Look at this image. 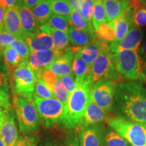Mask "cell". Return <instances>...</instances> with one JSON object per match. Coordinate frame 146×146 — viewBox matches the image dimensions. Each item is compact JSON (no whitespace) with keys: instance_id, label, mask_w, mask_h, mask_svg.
Instances as JSON below:
<instances>
[{"instance_id":"cell-6","label":"cell","mask_w":146,"mask_h":146,"mask_svg":"<svg viewBox=\"0 0 146 146\" xmlns=\"http://www.w3.org/2000/svg\"><path fill=\"white\" fill-rule=\"evenodd\" d=\"M120 78L114 55L110 49H108L100 55L91 66L88 82L93 85L98 81L106 80L117 81Z\"/></svg>"},{"instance_id":"cell-1","label":"cell","mask_w":146,"mask_h":146,"mask_svg":"<svg viewBox=\"0 0 146 146\" xmlns=\"http://www.w3.org/2000/svg\"><path fill=\"white\" fill-rule=\"evenodd\" d=\"M112 111L118 118L146 125V86L143 82L128 81L118 83Z\"/></svg>"},{"instance_id":"cell-38","label":"cell","mask_w":146,"mask_h":146,"mask_svg":"<svg viewBox=\"0 0 146 146\" xmlns=\"http://www.w3.org/2000/svg\"><path fill=\"white\" fill-rule=\"evenodd\" d=\"M38 138L35 135L30 133L18 137L14 146H37Z\"/></svg>"},{"instance_id":"cell-12","label":"cell","mask_w":146,"mask_h":146,"mask_svg":"<svg viewBox=\"0 0 146 146\" xmlns=\"http://www.w3.org/2000/svg\"><path fill=\"white\" fill-rule=\"evenodd\" d=\"M22 37L28 45L31 53L54 49L52 35L39 29L36 33H23Z\"/></svg>"},{"instance_id":"cell-42","label":"cell","mask_w":146,"mask_h":146,"mask_svg":"<svg viewBox=\"0 0 146 146\" xmlns=\"http://www.w3.org/2000/svg\"><path fill=\"white\" fill-rule=\"evenodd\" d=\"M60 80H61L62 83L64 85V87L69 94H72L73 91L75 90L76 87V83L74 78V75L73 74L63 76V77L60 78Z\"/></svg>"},{"instance_id":"cell-40","label":"cell","mask_w":146,"mask_h":146,"mask_svg":"<svg viewBox=\"0 0 146 146\" xmlns=\"http://www.w3.org/2000/svg\"><path fill=\"white\" fill-rule=\"evenodd\" d=\"M19 37L21 36H18L15 35L5 32L4 31L0 32V51L1 53L3 52L5 47L10 46Z\"/></svg>"},{"instance_id":"cell-57","label":"cell","mask_w":146,"mask_h":146,"mask_svg":"<svg viewBox=\"0 0 146 146\" xmlns=\"http://www.w3.org/2000/svg\"><path fill=\"white\" fill-rule=\"evenodd\" d=\"M54 1H62V0H54Z\"/></svg>"},{"instance_id":"cell-14","label":"cell","mask_w":146,"mask_h":146,"mask_svg":"<svg viewBox=\"0 0 146 146\" xmlns=\"http://www.w3.org/2000/svg\"><path fill=\"white\" fill-rule=\"evenodd\" d=\"M105 126L98 123L79 129V143L81 146H102L103 131Z\"/></svg>"},{"instance_id":"cell-25","label":"cell","mask_w":146,"mask_h":146,"mask_svg":"<svg viewBox=\"0 0 146 146\" xmlns=\"http://www.w3.org/2000/svg\"><path fill=\"white\" fill-rule=\"evenodd\" d=\"M32 11L39 26L45 25L53 14L51 0H43L34 7Z\"/></svg>"},{"instance_id":"cell-5","label":"cell","mask_w":146,"mask_h":146,"mask_svg":"<svg viewBox=\"0 0 146 146\" xmlns=\"http://www.w3.org/2000/svg\"><path fill=\"white\" fill-rule=\"evenodd\" d=\"M110 127L116 131L131 146H146V125L118 117H108Z\"/></svg>"},{"instance_id":"cell-21","label":"cell","mask_w":146,"mask_h":146,"mask_svg":"<svg viewBox=\"0 0 146 146\" xmlns=\"http://www.w3.org/2000/svg\"><path fill=\"white\" fill-rule=\"evenodd\" d=\"M69 41L74 47H83L96 39V35L70 27L68 32Z\"/></svg>"},{"instance_id":"cell-3","label":"cell","mask_w":146,"mask_h":146,"mask_svg":"<svg viewBox=\"0 0 146 146\" xmlns=\"http://www.w3.org/2000/svg\"><path fill=\"white\" fill-rule=\"evenodd\" d=\"M114 55L120 77L146 83V61L139 52L128 50Z\"/></svg>"},{"instance_id":"cell-26","label":"cell","mask_w":146,"mask_h":146,"mask_svg":"<svg viewBox=\"0 0 146 146\" xmlns=\"http://www.w3.org/2000/svg\"><path fill=\"white\" fill-rule=\"evenodd\" d=\"M102 146H131V145L112 128L105 127L103 131Z\"/></svg>"},{"instance_id":"cell-28","label":"cell","mask_w":146,"mask_h":146,"mask_svg":"<svg viewBox=\"0 0 146 146\" xmlns=\"http://www.w3.org/2000/svg\"><path fill=\"white\" fill-rule=\"evenodd\" d=\"M95 35L97 39L108 45L111 44L116 39L115 31L109 22L102 24L98 30L95 31Z\"/></svg>"},{"instance_id":"cell-19","label":"cell","mask_w":146,"mask_h":146,"mask_svg":"<svg viewBox=\"0 0 146 146\" xmlns=\"http://www.w3.org/2000/svg\"><path fill=\"white\" fill-rule=\"evenodd\" d=\"M106 14L107 22L120 17L132 5L133 0H102Z\"/></svg>"},{"instance_id":"cell-49","label":"cell","mask_w":146,"mask_h":146,"mask_svg":"<svg viewBox=\"0 0 146 146\" xmlns=\"http://www.w3.org/2000/svg\"><path fill=\"white\" fill-rule=\"evenodd\" d=\"M4 1L7 8H11L15 6L18 0H4Z\"/></svg>"},{"instance_id":"cell-45","label":"cell","mask_w":146,"mask_h":146,"mask_svg":"<svg viewBox=\"0 0 146 146\" xmlns=\"http://www.w3.org/2000/svg\"><path fill=\"white\" fill-rule=\"evenodd\" d=\"M72 10L79 12L81 10L83 0H68Z\"/></svg>"},{"instance_id":"cell-8","label":"cell","mask_w":146,"mask_h":146,"mask_svg":"<svg viewBox=\"0 0 146 146\" xmlns=\"http://www.w3.org/2000/svg\"><path fill=\"white\" fill-rule=\"evenodd\" d=\"M34 104L45 127H52L59 123L64 109V106L59 100L56 98L42 99L35 95Z\"/></svg>"},{"instance_id":"cell-22","label":"cell","mask_w":146,"mask_h":146,"mask_svg":"<svg viewBox=\"0 0 146 146\" xmlns=\"http://www.w3.org/2000/svg\"><path fill=\"white\" fill-rule=\"evenodd\" d=\"M39 30L43 31L51 35L54 40V50L58 52H64L67 48H68L69 39L68 33L64 31L56 30L47 25H43L39 26Z\"/></svg>"},{"instance_id":"cell-36","label":"cell","mask_w":146,"mask_h":146,"mask_svg":"<svg viewBox=\"0 0 146 146\" xmlns=\"http://www.w3.org/2000/svg\"><path fill=\"white\" fill-rule=\"evenodd\" d=\"M10 46L13 47L14 50L18 52L23 61L29 60L31 53L28 45L27 44L26 42H25V40L23 39L22 36L18 38Z\"/></svg>"},{"instance_id":"cell-56","label":"cell","mask_w":146,"mask_h":146,"mask_svg":"<svg viewBox=\"0 0 146 146\" xmlns=\"http://www.w3.org/2000/svg\"><path fill=\"white\" fill-rule=\"evenodd\" d=\"M2 56H3L2 53H1V51H0V60H2Z\"/></svg>"},{"instance_id":"cell-17","label":"cell","mask_w":146,"mask_h":146,"mask_svg":"<svg viewBox=\"0 0 146 146\" xmlns=\"http://www.w3.org/2000/svg\"><path fill=\"white\" fill-rule=\"evenodd\" d=\"M108 118V113L97 106L90 99L85 112L78 125L79 129L88 126L101 123Z\"/></svg>"},{"instance_id":"cell-11","label":"cell","mask_w":146,"mask_h":146,"mask_svg":"<svg viewBox=\"0 0 146 146\" xmlns=\"http://www.w3.org/2000/svg\"><path fill=\"white\" fill-rule=\"evenodd\" d=\"M64 52H58L54 49L31 53L28 60L29 65L35 73L36 76L41 75L43 71Z\"/></svg>"},{"instance_id":"cell-2","label":"cell","mask_w":146,"mask_h":146,"mask_svg":"<svg viewBox=\"0 0 146 146\" xmlns=\"http://www.w3.org/2000/svg\"><path fill=\"white\" fill-rule=\"evenodd\" d=\"M91 85L88 81L76 85V87L69 96L64 106L59 124L66 129L78 127V123L90 101Z\"/></svg>"},{"instance_id":"cell-37","label":"cell","mask_w":146,"mask_h":146,"mask_svg":"<svg viewBox=\"0 0 146 146\" xmlns=\"http://www.w3.org/2000/svg\"><path fill=\"white\" fill-rule=\"evenodd\" d=\"M94 8V0H83V5L79 13L84 19L90 25H92V17Z\"/></svg>"},{"instance_id":"cell-46","label":"cell","mask_w":146,"mask_h":146,"mask_svg":"<svg viewBox=\"0 0 146 146\" xmlns=\"http://www.w3.org/2000/svg\"><path fill=\"white\" fill-rule=\"evenodd\" d=\"M5 9L0 5V32L3 31V24H4Z\"/></svg>"},{"instance_id":"cell-32","label":"cell","mask_w":146,"mask_h":146,"mask_svg":"<svg viewBox=\"0 0 146 146\" xmlns=\"http://www.w3.org/2000/svg\"><path fill=\"white\" fill-rule=\"evenodd\" d=\"M51 5H52L53 13L62 16L69 22L72 9L68 0H62V1L51 0Z\"/></svg>"},{"instance_id":"cell-35","label":"cell","mask_w":146,"mask_h":146,"mask_svg":"<svg viewBox=\"0 0 146 146\" xmlns=\"http://www.w3.org/2000/svg\"><path fill=\"white\" fill-rule=\"evenodd\" d=\"M53 92L54 94L55 98L59 100L65 106L67 102H68L70 94L66 90L64 85H63V83H62L61 80L59 78H58L57 80H56V83H55L54 87Z\"/></svg>"},{"instance_id":"cell-15","label":"cell","mask_w":146,"mask_h":146,"mask_svg":"<svg viewBox=\"0 0 146 146\" xmlns=\"http://www.w3.org/2000/svg\"><path fill=\"white\" fill-rule=\"evenodd\" d=\"M74 54L81 56L84 61L91 67L94 62L104 50L110 49L109 45L96 39L83 47H72Z\"/></svg>"},{"instance_id":"cell-41","label":"cell","mask_w":146,"mask_h":146,"mask_svg":"<svg viewBox=\"0 0 146 146\" xmlns=\"http://www.w3.org/2000/svg\"><path fill=\"white\" fill-rule=\"evenodd\" d=\"M41 77L43 78V81H45V83H46L47 87L50 89V90L53 91L54 85L58 78L57 76L52 71L46 69L41 74Z\"/></svg>"},{"instance_id":"cell-52","label":"cell","mask_w":146,"mask_h":146,"mask_svg":"<svg viewBox=\"0 0 146 146\" xmlns=\"http://www.w3.org/2000/svg\"><path fill=\"white\" fill-rule=\"evenodd\" d=\"M136 1L141 5H143L146 7V0H136Z\"/></svg>"},{"instance_id":"cell-10","label":"cell","mask_w":146,"mask_h":146,"mask_svg":"<svg viewBox=\"0 0 146 146\" xmlns=\"http://www.w3.org/2000/svg\"><path fill=\"white\" fill-rule=\"evenodd\" d=\"M143 39V29L131 26L127 35L121 41L114 42L109 45L110 50L113 54H117L128 50L137 51L139 52Z\"/></svg>"},{"instance_id":"cell-44","label":"cell","mask_w":146,"mask_h":146,"mask_svg":"<svg viewBox=\"0 0 146 146\" xmlns=\"http://www.w3.org/2000/svg\"><path fill=\"white\" fill-rule=\"evenodd\" d=\"M0 101L5 105L7 109H10L11 108L10 94H9V93L3 91L1 88H0Z\"/></svg>"},{"instance_id":"cell-39","label":"cell","mask_w":146,"mask_h":146,"mask_svg":"<svg viewBox=\"0 0 146 146\" xmlns=\"http://www.w3.org/2000/svg\"><path fill=\"white\" fill-rule=\"evenodd\" d=\"M9 71L3 60H0V88L9 93Z\"/></svg>"},{"instance_id":"cell-30","label":"cell","mask_w":146,"mask_h":146,"mask_svg":"<svg viewBox=\"0 0 146 146\" xmlns=\"http://www.w3.org/2000/svg\"><path fill=\"white\" fill-rule=\"evenodd\" d=\"M106 22H107V18L103 1L94 0V8L92 17V25L94 30H98L102 24Z\"/></svg>"},{"instance_id":"cell-18","label":"cell","mask_w":146,"mask_h":146,"mask_svg":"<svg viewBox=\"0 0 146 146\" xmlns=\"http://www.w3.org/2000/svg\"><path fill=\"white\" fill-rule=\"evenodd\" d=\"M3 31L18 36H22L23 31L17 6L5 9Z\"/></svg>"},{"instance_id":"cell-16","label":"cell","mask_w":146,"mask_h":146,"mask_svg":"<svg viewBox=\"0 0 146 146\" xmlns=\"http://www.w3.org/2000/svg\"><path fill=\"white\" fill-rule=\"evenodd\" d=\"M74 56V53L72 48L68 47L66 50L64 54L55 60L46 69L52 71L58 78L73 74L72 63Z\"/></svg>"},{"instance_id":"cell-43","label":"cell","mask_w":146,"mask_h":146,"mask_svg":"<svg viewBox=\"0 0 146 146\" xmlns=\"http://www.w3.org/2000/svg\"><path fill=\"white\" fill-rule=\"evenodd\" d=\"M42 1L43 0H18L15 6L26 7V8L33 9Z\"/></svg>"},{"instance_id":"cell-33","label":"cell","mask_w":146,"mask_h":146,"mask_svg":"<svg viewBox=\"0 0 146 146\" xmlns=\"http://www.w3.org/2000/svg\"><path fill=\"white\" fill-rule=\"evenodd\" d=\"M35 95L42 99H50L55 98L54 92L47 87L43 81L41 75L36 76V81L35 87Z\"/></svg>"},{"instance_id":"cell-51","label":"cell","mask_w":146,"mask_h":146,"mask_svg":"<svg viewBox=\"0 0 146 146\" xmlns=\"http://www.w3.org/2000/svg\"><path fill=\"white\" fill-rule=\"evenodd\" d=\"M6 107L5 106V105L3 104L1 102V101H0V112H1V111H5V110H7Z\"/></svg>"},{"instance_id":"cell-53","label":"cell","mask_w":146,"mask_h":146,"mask_svg":"<svg viewBox=\"0 0 146 146\" xmlns=\"http://www.w3.org/2000/svg\"><path fill=\"white\" fill-rule=\"evenodd\" d=\"M0 5H1V6H2L3 8H4L5 9L7 8L6 5H5L4 0H0Z\"/></svg>"},{"instance_id":"cell-48","label":"cell","mask_w":146,"mask_h":146,"mask_svg":"<svg viewBox=\"0 0 146 146\" xmlns=\"http://www.w3.org/2000/svg\"><path fill=\"white\" fill-rule=\"evenodd\" d=\"M140 54L141 55V56L143 57L146 61V36L143 38V41H142V44L141 49L139 51Z\"/></svg>"},{"instance_id":"cell-23","label":"cell","mask_w":146,"mask_h":146,"mask_svg":"<svg viewBox=\"0 0 146 146\" xmlns=\"http://www.w3.org/2000/svg\"><path fill=\"white\" fill-rule=\"evenodd\" d=\"M23 33H36L39 26L36 23L32 9L26 7H18Z\"/></svg>"},{"instance_id":"cell-9","label":"cell","mask_w":146,"mask_h":146,"mask_svg":"<svg viewBox=\"0 0 146 146\" xmlns=\"http://www.w3.org/2000/svg\"><path fill=\"white\" fill-rule=\"evenodd\" d=\"M117 81L106 80L98 81L91 85L90 99L104 110L110 112L112 110L115 91Z\"/></svg>"},{"instance_id":"cell-55","label":"cell","mask_w":146,"mask_h":146,"mask_svg":"<svg viewBox=\"0 0 146 146\" xmlns=\"http://www.w3.org/2000/svg\"><path fill=\"white\" fill-rule=\"evenodd\" d=\"M40 146H56V145H53L52 143H45V144H43V145H40Z\"/></svg>"},{"instance_id":"cell-34","label":"cell","mask_w":146,"mask_h":146,"mask_svg":"<svg viewBox=\"0 0 146 146\" xmlns=\"http://www.w3.org/2000/svg\"><path fill=\"white\" fill-rule=\"evenodd\" d=\"M45 25L56 30L66 32L67 33L70 28L69 22L65 18L55 14H52L50 20Z\"/></svg>"},{"instance_id":"cell-4","label":"cell","mask_w":146,"mask_h":146,"mask_svg":"<svg viewBox=\"0 0 146 146\" xmlns=\"http://www.w3.org/2000/svg\"><path fill=\"white\" fill-rule=\"evenodd\" d=\"M14 107L20 132L28 134L39 128L40 117L34 100L16 96L14 98Z\"/></svg>"},{"instance_id":"cell-7","label":"cell","mask_w":146,"mask_h":146,"mask_svg":"<svg viewBox=\"0 0 146 146\" xmlns=\"http://www.w3.org/2000/svg\"><path fill=\"white\" fill-rule=\"evenodd\" d=\"M15 91L18 96L34 100L36 76L29 66L28 60H24L13 72Z\"/></svg>"},{"instance_id":"cell-47","label":"cell","mask_w":146,"mask_h":146,"mask_svg":"<svg viewBox=\"0 0 146 146\" xmlns=\"http://www.w3.org/2000/svg\"><path fill=\"white\" fill-rule=\"evenodd\" d=\"M67 146H81L79 144V140H78L77 137L70 136V137L68 139V142H67Z\"/></svg>"},{"instance_id":"cell-27","label":"cell","mask_w":146,"mask_h":146,"mask_svg":"<svg viewBox=\"0 0 146 146\" xmlns=\"http://www.w3.org/2000/svg\"><path fill=\"white\" fill-rule=\"evenodd\" d=\"M132 26L137 28H146V7L133 0Z\"/></svg>"},{"instance_id":"cell-20","label":"cell","mask_w":146,"mask_h":146,"mask_svg":"<svg viewBox=\"0 0 146 146\" xmlns=\"http://www.w3.org/2000/svg\"><path fill=\"white\" fill-rule=\"evenodd\" d=\"M132 16L133 9L132 7L131 6L126 10V12L123 15L115 19L114 21L109 22L112 25L115 31L116 39L114 42L121 41L127 35L132 26Z\"/></svg>"},{"instance_id":"cell-24","label":"cell","mask_w":146,"mask_h":146,"mask_svg":"<svg viewBox=\"0 0 146 146\" xmlns=\"http://www.w3.org/2000/svg\"><path fill=\"white\" fill-rule=\"evenodd\" d=\"M72 70L75 75L76 85L88 81L91 67L77 54H74Z\"/></svg>"},{"instance_id":"cell-31","label":"cell","mask_w":146,"mask_h":146,"mask_svg":"<svg viewBox=\"0 0 146 146\" xmlns=\"http://www.w3.org/2000/svg\"><path fill=\"white\" fill-rule=\"evenodd\" d=\"M70 26L74 28L85 31L94 33L95 30L92 25H90L85 21L79 12L72 10L69 21Z\"/></svg>"},{"instance_id":"cell-50","label":"cell","mask_w":146,"mask_h":146,"mask_svg":"<svg viewBox=\"0 0 146 146\" xmlns=\"http://www.w3.org/2000/svg\"><path fill=\"white\" fill-rule=\"evenodd\" d=\"M7 110L1 111V112H0V129H1V126H2L3 120H4V118H5V112H6Z\"/></svg>"},{"instance_id":"cell-29","label":"cell","mask_w":146,"mask_h":146,"mask_svg":"<svg viewBox=\"0 0 146 146\" xmlns=\"http://www.w3.org/2000/svg\"><path fill=\"white\" fill-rule=\"evenodd\" d=\"M2 55L4 62L7 66L8 71L10 70L14 72L23 62V60L18 52L11 46L5 47L4 50L3 51Z\"/></svg>"},{"instance_id":"cell-13","label":"cell","mask_w":146,"mask_h":146,"mask_svg":"<svg viewBox=\"0 0 146 146\" xmlns=\"http://www.w3.org/2000/svg\"><path fill=\"white\" fill-rule=\"evenodd\" d=\"M0 136L3 138L6 146H14L18 138V127L14 109L10 108L6 111L2 126L0 129Z\"/></svg>"},{"instance_id":"cell-54","label":"cell","mask_w":146,"mask_h":146,"mask_svg":"<svg viewBox=\"0 0 146 146\" xmlns=\"http://www.w3.org/2000/svg\"><path fill=\"white\" fill-rule=\"evenodd\" d=\"M0 146H6L4 141H3V138L0 136Z\"/></svg>"}]
</instances>
